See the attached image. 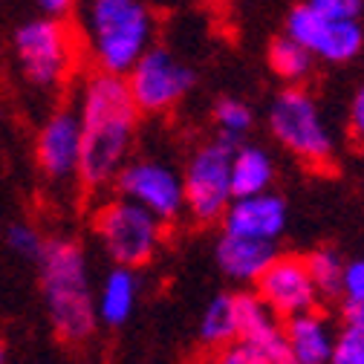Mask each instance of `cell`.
<instances>
[{
    "instance_id": "6da1fadb",
    "label": "cell",
    "mask_w": 364,
    "mask_h": 364,
    "mask_svg": "<svg viewBox=\"0 0 364 364\" xmlns=\"http://www.w3.org/2000/svg\"><path fill=\"white\" fill-rule=\"evenodd\" d=\"M81 162L78 179L87 191L110 188L122 168L130 162V148L139 127L127 81L110 73H90L78 96Z\"/></svg>"
},
{
    "instance_id": "7a4b0ae2",
    "label": "cell",
    "mask_w": 364,
    "mask_h": 364,
    "mask_svg": "<svg viewBox=\"0 0 364 364\" xmlns=\"http://www.w3.org/2000/svg\"><path fill=\"white\" fill-rule=\"evenodd\" d=\"M41 295L55 336L67 344H84L96 336V292L90 284L87 255L73 237H47L38 257Z\"/></svg>"
},
{
    "instance_id": "3957f363",
    "label": "cell",
    "mask_w": 364,
    "mask_h": 364,
    "mask_svg": "<svg viewBox=\"0 0 364 364\" xmlns=\"http://www.w3.org/2000/svg\"><path fill=\"white\" fill-rule=\"evenodd\" d=\"M154 12L142 0H93L87 9V47L99 73L122 75L154 47Z\"/></svg>"
},
{
    "instance_id": "277c9868",
    "label": "cell",
    "mask_w": 364,
    "mask_h": 364,
    "mask_svg": "<svg viewBox=\"0 0 364 364\" xmlns=\"http://www.w3.org/2000/svg\"><path fill=\"white\" fill-rule=\"evenodd\" d=\"M93 232L113 266L136 272L156 257L165 240V223L124 197H110L96 208Z\"/></svg>"
},
{
    "instance_id": "5b68a950",
    "label": "cell",
    "mask_w": 364,
    "mask_h": 364,
    "mask_svg": "<svg viewBox=\"0 0 364 364\" xmlns=\"http://www.w3.org/2000/svg\"><path fill=\"white\" fill-rule=\"evenodd\" d=\"M15 58L35 87H58L75 67V35L58 18H35L15 32Z\"/></svg>"
},
{
    "instance_id": "8992f818",
    "label": "cell",
    "mask_w": 364,
    "mask_h": 364,
    "mask_svg": "<svg viewBox=\"0 0 364 364\" xmlns=\"http://www.w3.org/2000/svg\"><path fill=\"white\" fill-rule=\"evenodd\" d=\"M269 130L289 154L309 165L321 168L333 156V136L304 87H287L275 96L269 107Z\"/></svg>"
},
{
    "instance_id": "52a82bcc",
    "label": "cell",
    "mask_w": 364,
    "mask_h": 364,
    "mask_svg": "<svg viewBox=\"0 0 364 364\" xmlns=\"http://www.w3.org/2000/svg\"><path fill=\"white\" fill-rule=\"evenodd\" d=\"M235 145L229 142H205L200 145L188 162L186 173H182V188H186V211L208 225V223H223V214L232 205V156Z\"/></svg>"
},
{
    "instance_id": "ba28073f",
    "label": "cell",
    "mask_w": 364,
    "mask_h": 364,
    "mask_svg": "<svg viewBox=\"0 0 364 364\" xmlns=\"http://www.w3.org/2000/svg\"><path fill=\"white\" fill-rule=\"evenodd\" d=\"M127 90L139 113H168L194 87V70L182 64L171 50L151 47L139 64L127 73Z\"/></svg>"
},
{
    "instance_id": "9c48e42d",
    "label": "cell",
    "mask_w": 364,
    "mask_h": 364,
    "mask_svg": "<svg viewBox=\"0 0 364 364\" xmlns=\"http://www.w3.org/2000/svg\"><path fill=\"white\" fill-rule=\"evenodd\" d=\"M119 197L142 205L159 223H173L186 211V188L182 173L162 159H130L116 176Z\"/></svg>"
},
{
    "instance_id": "30bf717a",
    "label": "cell",
    "mask_w": 364,
    "mask_h": 364,
    "mask_svg": "<svg viewBox=\"0 0 364 364\" xmlns=\"http://www.w3.org/2000/svg\"><path fill=\"white\" fill-rule=\"evenodd\" d=\"M287 35L301 43L309 55L324 61H350L361 50V26L355 21H327L306 4L295 6L287 18Z\"/></svg>"
},
{
    "instance_id": "8fae6325",
    "label": "cell",
    "mask_w": 364,
    "mask_h": 364,
    "mask_svg": "<svg viewBox=\"0 0 364 364\" xmlns=\"http://www.w3.org/2000/svg\"><path fill=\"white\" fill-rule=\"evenodd\" d=\"M255 287H257L255 295L287 321L304 312H315L318 306V292L312 287L304 257L298 255H278Z\"/></svg>"
},
{
    "instance_id": "7c38bea8",
    "label": "cell",
    "mask_w": 364,
    "mask_h": 364,
    "mask_svg": "<svg viewBox=\"0 0 364 364\" xmlns=\"http://www.w3.org/2000/svg\"><path fill=\"white\" fill-rule=\"evenodd\" d=\"M35 159L41 173L50 182H67L78 179V162H81V124L78 113L64 107L47 116L35 139Z\"/></svg>"
},
{
    "instance_id": "4fadbf2b",
    "label": "cell",
    "mask_w": 364,
    "mask_h": 364,
    "mask_svg": "<svg viewBox=\"0 0 364 364\" xmlns=\"http://www.w3.org/2000/svg\"><path fill=\"white\" fill-rule=\"evenodd\" d=\"M287 229V203L275 194H257L232 200L229 211L223 214V232L260 243H275Z\"/></svg>"
},
{
    "instance_id": "5bb4252c",
    "label": "cell",
    "mask_w": 364,
    "mask_h": 364,
    "mask_svg": "<svg viewBox=\"0 0 364 364\" xmlns=\"http://www.w3.org/2000/svg\"><path fill=\"white\" fill-rule=\"evenodd\" d=\"M214 257L225 278H232L237 284H257L260 275L269 269V263L278 257V252H275V243H260V240L223 232L214 246Z\"/></svg>"
},
{
    "instance_id": "9a60e30c",
    "label": "cell",
    "mask_w": 364,
    "mask_h": 364,
    "mask_svg": "<svg viewBox=\"0 0 364 364\" xmlns=\"http://www.w3.org/2000/svg\"><path fill=\"white\" fill-rule=\"evenodd\" d=\"M284 336L295 364H330L336 333L321 312H304L284 324Z\"/></svg>"
},
{
    "instance_id": "2e32d148",
    "label": "cell",
    "mask_w": 364,
    "mask_h": 364,
    "mask_svg": "<svg viewBox=\"0 0 364 364\" xmlns=\"http://www.w3.org/2000/svg\"><path fill=\"white\" fill-rule=\"evenodd\" d=\"M139 278H136L133 269H124V266H113L99 292H96V315H99V324L105 327H124L133 312H136V304H139Z\"/></svg>"
},
{
    "instance_id": "e0dca14e",
    "label": "cell",
    "mask_w": 364,
    "mask_h": 364,
    "mask_svg": "<svg viewBox=\"0 0 364 364\" xmlns=\"http://www.w3.org/2000/svg\"><path fill=\"white\" fill-rule=\"evenodd\" d=\"M272 179H275V165L263 148H237L232 156V197H257L266 194Z\"/></svg>"
},
{
    "instance_id": "ac0fdd59",
    "label": "cell",
    "mask_w": 364,
    "mask_h": 364,
    "mask_svg": "<svg viewBox=\"0 0 364 364\" xmlns=\"http://www.w3.org/2000/svg\"><path fill=\"white\" fill-rule=\"evenodd\" d=\"M197 333H200V341L211 350H223L232 341H237V295L232 292L214 295L200 315Z\"/></svg>"
},
{
    "instance_id": "d6986e66",
    "label": "cell",
    "mask_w": 364,
    "mask_h": 364,
    "mask_svg": "<svg viewBox=\"0 0 364 364\" xmlns=\"http://www.w3.org/2000/svg\"><path fill=\"white\" fill-rule=\"evenodd\" d=\"M306 272L312 278V287L318 298H338L341 295V281H344V260L336 249H315L304 257Z\"/></svg>"
},
{
    "instance_id": "ffe728a7",
    "label": "cell",
    "mask_w": 364,
    "mask_h": 364,
    "mask_svg": "<svg viewBox=\"0 0 364 364\" xmlns=\"http://www.w3.org/2000/svg\"><path fill=\"white\" fill-rule=\"evenodd\" d=\"M269 67L284 81L301 84L312 70V55L301 47V43H295L289 35H284V38H275L269 43Z\"/></svg>"
},
{
    "instance_id": "44dd1931",
    "label": "cell",
    "mask_w": 364,
    "mask_h": 364,
    "mask_svg": "<svg viewBox=\"0 0 364 364\" xmlns=\"http://www.w3.org/2000/svg\"><path fill=\"white\" fill-rule=\"evenodd\" d=\"M214 122H217V127L223 133L220 139L237 148L240 136L252 127V110L237 99H220L214 105Z\"/></svg>"
},
{
    "instance_id": "7402d4cb",
    "label": "cell",
    "mask_w": 364,
    "mask_h": 364,
    "mask_svg": "<svg viewBox=\"0 0 364 364\" xmlns=\"http://www.w3.org/2000/svg\"><path fill=\"white\" fill-rule=\"evenodd\" d=\"M330 364H364V327L344 324L336 333Z\"/></svg>"
},
{
    "instance_id": "603a6c76",
    "label": "cell",
    "mask_w": 364,
    "mask_h": 364,
    "mask_svg": "<svg viewBox=\"0 0 364 364\" xmlns=\"http://www.w3.org/2000/svg\"><path fill=\"white\" fill-rule=\"evenodd\" d=\"M6 246H9L18 257L38 263V257H41V252H43V237H41L38 229H32L29 223H12L9 229H6Z\"/></svg>"
},
{
    "instance_id": "cb8c5ba5",
    "label": "cell",
    "mask_w": 364,
    "mask_h": 364,
    "mask_svg": "<svg viewBox=\"0 0 364 364\" xmlns=\"http://www.w3.org/2000/svg\"><path fill=\"white\" fill-rule=\"evenodd\" d=\"M306 6L327 21H355L364 0H309Z\"/></svg>"
},
{
    "instance_id": "d4e9b609",
    "label": "cell",
    "mask_w": 364,
    "mask_h": 364,
    "mask_svg": "<svg viewBox=\"0 0 364 364\" xmlns=\"http://www.w3.org/2000/svg\"><path fill=\"white\" fill-rule=\"evenodd\" d=\"M341 298H344V304H364V257L344 263Z\"/></svg>"
},
{
    "instance_id": "484cf974",
    "label": "cell",
    "mask_w": 364,
    "mask_h": 364,
    "mask_svg": "<svg viewBox=\"0 0 364 364\" xmlns=\"http://www.w3.org/2000/svg\"><path fill=\"white\" fill-rule=\"evenodd\" d=\"M214 364H266V358L255 347H249L243 341H232L229 347L217 350V361Z\"/></svg>"
},
{
    "instance_id": "4316f807",
    "label": "cell",
    "mask_w": 364,
    "mask_h": 364,
    "mask_svg": "<svg viewBox=\"0 0 364 364\" xmlns=\"http://www.w3.org/2000/svg\"><path fill=\"white\" fill-rule=\"evenodd\" d=\"M350 133H353V139L358 145H364V84L358 87L353 107H350Z\"/></svg>"
},
{
    "instance_id": "83f0119b",
    "label": "cell",
    "mask_w": 364,
    "mask_h": 364,
    "mask_svg": "<svg viewBox=\"0 0 364 364\" xmlns=\"http://www.w3.org/2000/svg\"><path fill=\"white\" fill-rule=\"evenodd\" d=\"M73 4H75V0H38V6L43 9V15H47V18H58V21L73 9Z\"/></svg>"
},
{
    "instance_id": "f1b7e54d",
    "label": "cell",
    "mask_w": 364,
    "mask_h": 364,
    "mask_svg": "<svg viewBox=\"0 0 364 364\" xmlns=\"http://www.w3.org/2000/svg\"><path fill=\"white\" fill-rule=\"evenodd\" d=\"M344 321L364 327V304H344Z\"/></svg>"
},
{
    "instance_id": "f546056e",
    "label": "cell",
    "mask_w": 364,
    "mask_h": 364,
    "mask_svg": "<svg viewBox=\"0 0 364 364\" xmlns=\"http://www.w3.org/2000/svg\"><path fill=\"white\" fill-rule=\"evenodd\" d=\"M0 364H6V350L0 347Z\"/></svg>"
},
{
    "instance_id": "4dcf8cb0",
    "label": "cell",
    "mask_w": 364,
    "mask_h": 364,
    "mask_svg": "<svg viewBox=\"0 0 364 364\" xmlns=\"http://www.w3.org/2000/svg\"><path fill=\"white\" fill-rule=\"evenodd\" d=\"M205 4H225V0H205Z\"/></svg>"
}]
</instances>
